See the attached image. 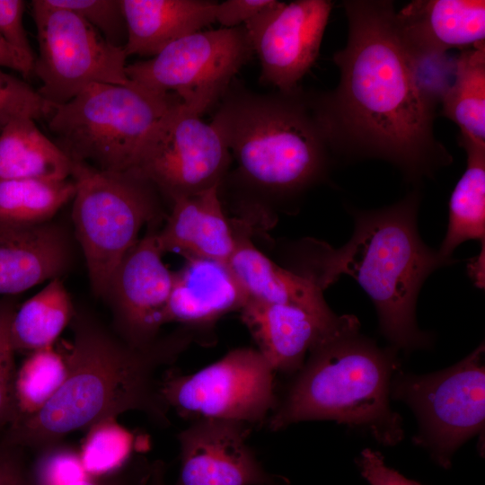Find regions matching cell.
<instances>
[{
    "label": "cell",
    "instance_id": "cell-9",
    "mask_svg": "<svg viewBox=\"0 0 485 485\" xmlns=\"http://www.w3.org/2000/svg\"><path fill=\"white\" fill-rule=\"evenodd\" d=\"M253 54L243 25L198 31L147 60L127 65L126 74L146 89L176 94L187 110L201 116L223 98Z\"/></svg>",
    "mask_w": 485,
    "mask_h": 485
},
{
    "label": "cell",
    "instance_id": "cell-15",
    "mask_svg": "<svg viewBox=\"0 0 485 485\" xmlns=\"http://www.w3.org/2000/svg\"><path fill=\"white\" fill-rule=\"evenodd\" d=\"M251 426L197 419L181 431L180 471L174 485H287L268 472L248 445Z\"/></svg>",
    "mask_w": 485,
    "mask_h": 485
},
{
    "label": "cell",
    "instance_id": "cell-24",
    "mask_svg": "<svg viewBox=\"0 0 485 485\" xmlns=\"http://www.w3.org/2000/svg\"><path fill=\"white\" fill-rule=\"evenodd\" d=\"M441 102L442 115L459 128V145L485 150V44L461 52Z\"/></svg>",
    "mask_w": 485,
    "mask_h": 485
},
{
    "label": "cell",
    "instance_id": "cell-39",
    "mask_svg": "<svg viewBox=\"0 0 485 485\" xmlns=\"http://www.w3.org/2000/svg\"><path fill=\"white\" fill-rule=\"evenodd\" d=\"M166 466L161 460L151 464L148 485H168L165 479Z\"/></svg>",
    "mask_w": 485,
    "mask_h": 485
},
{
    "label": "cell",
    "instance_id": "cell-22",
    "mask_svg": "<svg viewBox=\"0 0 485 485\" xmlns=\"http://www.w3.org/2000/svg\"><path fill=\"white\" fill-rule=\"evenodd\" d=\"M216 2L121 0L127 24V57H154L172 42L216 22Z\"/></svg>",
    "mask_w": 485,
    "mask_h": 485
},
{
    "label": "cell",
    "instance_id": "cell-17",
    "mask_svg": "<svg viewBox=\"0 0 485 485\" xmlns=\"http://www.w3.org/2000/svg\"><path fill=\"white\" fill-rule=\"evenodd\" d=\"M247 299L227 262L189 258L173 272L165 323L177 322L199 337L224 315L240 311Z\"/></svg>",
    "mask_w": 485,
    "mask_h": 485
},
{
    "label": "cell",
    "instance_id": "cell-34",
    "mask_svg": "<svg viewBox=\"0 0 485 485\" xmlns=\"http://www.w3.org/2000/svg\"><path fill=\"white\" fill-rule=\"evenodd\" d=\"M356 463L369 485H422L388 466L383 454L371 448L362 450Z\"/></svg>",
    "mask_w": 485,
    "mask_h": 485
},
{
    "label": "cell",
    "instance_id": "cell-10",
    "mask_svg": "<svg viewBox=\"0 0 485 485\" xmlns=\"http://www.w3.org/2000/svg\"><path fill=\"white\" fill-rule=\"evenodd\" d=\"M274 375L257 348H239L192 374L167 371L159 392L168 410L182 418L252 426L263 423L277 405Z\"/></svg>",
    "mask_w": 485,
    "mask_h": 485
},
{
    "label": "cell",
    "instance_id": "cell-4",
    "mask_svg": "<svg viewBox=\"0 0 485 485\" xmlns=\"http://www.w3.org/2000/svg\"><path fill=\"white\" fill-rule=\"evenodd\" d=\"M398 350L360 333L359 321L340 315L310 349L267 419L272 431L310 420H333L392 446L404 437L403 419L390 403Z\"/></svg>",
    "mask_w": 485,
    "mask_h": 485
},
{
    "label": "cell",
    "instance_id": "cell-11",
    "mask_svg": "<svg viewBox=\"0 0 485 485\" xmlns=\"http://www.w3.org/2000/svg\"><path fill=\"white\" fill-rule=\"evenodd\" d=\"M39 55L38 90L52 106L64 104L92 84L127 85V55L74 12L46 0L31 2Z\"/></svg>",
    "mask_w": 485,
    "mask_h": 485
},
{
    "label": "cell",
    "instance_id": "cell-27",
    "mask_svg": "<svg viewBox=\"0 0 485 485\" xmlns=\"http://www.w3.org/2000/svg\"><path fill=\"white\" fill-rule=\"evenodd\" d=\"M467 166L449 201V223L438 252L444 258L465 241H485V150L464 149Z\"/></svg>",
    "mask_w": 485,
    "mask_h": 485
},
{
    "label": "cell",
    "instance_id": "cell-35",
    "mask_svg": "<svg viewBox=\"0 0 485 485\" xmlns=\"http://www.w3.org/2000/svg\"><path fill=\"white\" fill-rule=\"evenodd\" d=\"M273 0H226L216 4L215 19L223 28L243 25L267 8Z\"/></svg>",
    "mask_w": 485,
    "mask_h": 485
},
{
    "label": "cell",
    "instance_id": "cell-16",
    "mask_svg": "<svg viewBox=\"0 0 485 485\" xmlns=\"http://www.w3.org/2000/svg\"><path fill=\"white\" fill-rule=\"evenodd\" d=\"M395 22L419 65L485 44L483 0H414L395 13Z\"/></svg>",
    "mask_w": 485,
    "mask_h": 485
},
{
    "label": "cell",
    "instance_id": "cell-28",
    "mask_svg": "<svg viewBox=\"0 0 485 485\" xmlns=\"http://www.w3.org/2000/svg\"><path fill=\"white\" fill-rule=\"evenodd\" d=\"M66 375L65 357L54 346L29 353L16 368L13 413L7 428L38 413L58 391Z\"/></svg>",
    "mask_w": 485,
    "mask_h": 485
},
{
    "label": "cell",
    "instance_id": "cell-30",
    "mask_svg": "<svg viewBox=\"0 0 485 485\" xmlns=\"http://www.w3.org/2000/svg\"><path fill=\"white\" fill-rule=\"evenodd\" d=\"M53 106L25 81L0 69V133L13 120L49 117Z\"/></svg>",
    "mask_w": 485,
    "mask_h": 485
},
{
    "label": "cell",
    "instance_id": "cell-12",
    "mask_svg": "<svg viewBox=\"0 0 485 485\" xmlns=\"http://www.w3.org/2000/svg\"><path fill=\"white\" fill-rule=\"evenodd\" d=\"M231 161L216 128L181 104L152 135L136 170L172 202L220 186Z\"/></svg>",
    "mask_w": 485,
    "mask_h": 485
},
{
    "label": "cell",
    "instance_id": "cell-31",
    "mask_svg": "<svg viewBox=\"0 0 485 485\" xmlns=\"http://www.w3.org/2000/svg\"><path fill=\"white\" fill-rule=\"evenodd\" d=\"M70 10L95 28L111 45L124 48L128 31L121 0H46Z\"/></svg>",
    "mask_w": 485,
    "mask_h": 485
},
{
    "label": "cell",
    "instance_id": "cell-33",
    "mask_svg": "<svg viewBox=\"0 0 485 485\" xmlns=\"http://www.w3.org/2000/svg\"><path fill=\"white\" fill-rule=\"evenodd\" d=\"M24 5L22 0H0V35L34 72L36 56L22 24Z\"/></svg>",
    "mask_w": 485,
    "mask_h": 485
},
{
    "label": "cell",
    "instance_id": "cell-7",
    "mask_svg": "<svg viewBox=\"0 0 485 485\" xmlns=\"http://www.w3.org/2000/svg\"><path fill=\"white\" fill-rule=\"evenodd\" d=\"M72 222L90 284L102 297L109 280L146 225L163 219L162 196L139 171H102L72 162Z\"/></svg>",
    "mask_w": 485,
    "mask_h": 485
},
{
    "label": "cell",
    "instance_id": "cell-37",
    "mask_svg": "<svg viewBox=\"0 0 485 485\" xmlns=\"http://www.w3.org/2000/svg\"><path fill=\"white\" fill-rule=\"evenodd\" d=\"M151 464L128 463L121 471L105 476L85 473L66 485H148Z\"/></svg>",
    "mask_w": 485,
    "mask_h": 485
},
{
    "label": "cell",
    "instance_id": "cell-29",
    "mask_svg": "<svg viewBox=\"0 0 485 485\" xmlns=\"http://www.w3.org/2000/svg\"><path fill=\"white\" fill-rule=\"evenodd\" d=\"M86 430L78 452L89 475L113 474L129 463L132 436L118 423L117 418L101 419Z\"/></svg>",
    "mask_w": 485,
    "mask_h": 485
},
{
    "label": "cell",
    "instance_id": "cell-3",
    "mask_svg": "<svg viewBox=\"0 0 485 485\" xmlns=\"http://www.w3.org/2000/svg\"><path fill=\"white\" fill-rule=\"evenodd\" d=\"M420 201L414 190L397 203L373 210H353L354 231L340 249L308 240L302 242V270L323 291L340 275L352 277L372 300L380 331L395 349L429 348L430 334L416 320V304L427 278L454 262L421 240L417 216Z\"/></svg>",
    "mask_w": 485,
    "mask_h": 485
},
{
    "label": "cell",
    "instance_id": "cell-36",
    "mask_svg": "<svg viewBox=\"0 0 485 485\" xmlns=\"http://www.w3.org/2000/svg\"><path fill=\"white\" fill-rule=\"evenodd\" d=\"M24 449L0 444V485H33Z\"/></svg>",
    "mask_w": 485,
    "mask_h": 485
},
{
    "label": "cell",
    "instance_id": "cell-2",
    "mask_svg": "<svg viewBox=\"0 0 485 485\" xmlns=\"http://www.w3.org/2000/svg\"><path fill=\"white\" fill-rule=\"evenodd\" d=\"M70 324L73 340L62 351L66 363L62 385L38 413L7 428L2 443L38 452L130 410L167 426L169 410L160 395L157 373L174 362L196 336L182 328L137 348L83 311H75Z\"/></svg>",
    "mask_w": 485,
    "mask_h": 485
},
{
    "label": "cell",
    "instance_id": "cell-8",
    "mask_svg": "<svg viewBox=\"0 0 485 485\" xmlns=\"http://www.w3.org/2000/svg\"><path fill=\"white\" fill-rule=\"evenodd\" d=\"M484 344L455 365L438 372L416 375L399 370L392 377L390 397L414 412L416 445L448 469L455 452L484 430Z\"/></svg>",
    "mask_w": 485,
    "mask_h": 485
},
{
    "label": "cell",
    "instance_id": "cell-18",
    "mask_svg": "<svg viewBox=\"0 0 485 485\" xmlns=\"http://www.w3.org/2000/svg\"><path fill=\"white\" fill-rule=\"evenodd\" d=\"M73 260L71 233L60 222L0 230V295L13 296L61 278Z\"/></svg>",
    "mask_w": 485,
    "mask_h": 485
},
{
    "label": "cell",
    "instance_id": "cell-5",
    "mask_svg": "<svg viewBox=\"0 0 485 485\" xmlns=\"http://www.w3.org/2000/svg\"><path fill=\"white\" fill-rule=\"evenodd\" d=\"M210 123L244 179L277 194H297L322 180L334 154L319 94L299 88L274 94L227 90Z\"/></svg>",
    "mask_w": 485,
    "mask_h": 485
},
{
    "label": "cell",
    "instance_id": "cell-38",
    "mask_svg": "<svg viewBox=\"0 0 485 485\" xmlns=\"http://www.w3.org/2000/svg\"><path fill=\"white\" fill-rule=\"evenodd\" d=\"M0 67H7L28 78L33 74L22 56L0 35Z\"/></svg>",
    "mask_w": 485,
    "mask_h": 485
},
{
    "label": "cell",
    "instance_id": "cell-14",
    "mask_svg": "<svg viewBox=\"0 0 485 485\" xmlns=\"http://www.w3.org/2000/svg\"><path fill=\"white\" fill-rule=\"evenodd\" d=\"M157 230H149L114 269L102 296L109 304L115 332L128 344H154L165 324L173 272L163 261Z\"/></svg>",
    "mask_w": 485,
    "mask_h": 485
},
{
    "label": "cell",
    "instance_id": "cell-13",
    "mask_svg": "<svg viewBox=\"0 0 485 485\" xmlns=\"http://www.w3.org/2000/svg\"><path fill=\"white\" fill-rule=\"evenodd\" d=\"M333 2L272 3L243 24L260 66V80L282 93L298 83L315 62Z\"/></svg>",
    "mask_w": 485,
    "mask_h": 485
},
{
    "label": "cell",
    "instance_id": "cell-19",
    "mask_svg": "<svg viewBox=\"0 0 485 485\" xmlns=\"http://www.w3.org/2000/svg\"><path fill=\"white\" fill-rule=\"evenodd\" d=\"M257 349L277 372L295 375L310 349L339 320L327 322L295 305L248 298L240 310Z\"/></svg>",
    "mask_w": 485,
    "mask_h": 485
},
{
    "label": "cell",
    "instance_id": "cell-6",
    "mask_svg": "<svg viewBox=\"0 0 485 485\" xmlns=\"http://www.w3.org/2000/svg\"><path fill=\"white\" fill-rule=\"evenodd\" d=\"M181 104L171 93L131 82L92 84L67 102L53 106L48 127L72 162L102 171L137 169L148 140Z\"/></svg>",
    "mask_w": 485,
    "mask_h": 485
},
{
    "label": "cell",
    "instance_id": "cell-26",
    "mask_svg": "<svg viewBox=\"0 0 485 485\" xmlns=\"http://www.w3.org/2000/svg\"><path fill=\"white\" fill-rule=\"evenodd\" d=\"M75 192L72 179L0 182V230L25 229L54 220Z\"/></svg>",
    "mask_w": 485,
    "mask_h": 485
},
{
    "label": "cell",
    "instance_id": "cell-25",
    "mask_svg": "<svg viewBox=\"0 0 485 485\" xmlns=\"http://www.w3.org/2000/svg\"><path fill=\"white\" fill-rule=\"evenodd\" d=\"M75 308L61 278L51 279L15 310L11 340L15 352L28 354L54 346L70 324Z\"/></svg>",
    "mask_w": 485,
    "mask_h": 485
},
{
    "label": "cell",
    "instance_id": "cell-32",
    "mask_svg": "<svg viewBox=\"0 0 485 485\" xmlns=\"http://www.w3.org/2000/svg\"><path fill=\"white\" fill-rule=\"evenodd\" d=\"M17 307V300L13 296L0 299V429L8 426L13 413V390L17 366L10 329Z\"/></svg>",
    "mask_w": 485,
    "mask_h": 485
},
{
    "label": "cell",
    "instance_id": "cell-23",
    "mask_svg": "<svg viewBox=\"0 0 485 485\" xmlns=\"http://www.w3.org/2000/svg\"><path fill=\"white\" fill-rule=\"evenodd\" d=\"M72 161L30 118L11 121L0 133V182L10 180L63 181Z\"/></svg>",
    "mask_w": 485,
    "mask_h": 485
},
{
    "label": "cell",
    "instance_id": "cell-20",
    "mask_svg": "<svg viewBox=\"0 0 485 485\" xmlns=\"http://www.w3.org/2000/svg\"><path fill=\"white\" fill-rule=\"evenodd\" d=\"M219 186L181 197L172 208L157 238L163 253L227 262L236 245L218 196Z\"/></svg>",
    "mask_w": 485,
    "mask_h": 485
},
{
    "label": "cell",
    "instance_id": "cell-21",
    "mask_svg": "<svg viewBox=\"0 0 485 485\" xmlns=\"http://www.w3.org/2000/svg\"><path fill=\"white\" fill-rule=\"evenodd\" d=\"M234 233L236 245L227 264L248 298L298 306L327 322L338 318L313 279L276 264L253 245L242 227Z\"/></svg>",
    "mask_w": 485,
    "mask_h": 485
},
{
    "label": "cell",
    "instance_id": "cell-1",
    "mask_svg": "<svg viewBox=\"0 0 485 485\" xmlns=\"http://www.w3.org/2000/svg\"><path fill=\"white\" fill-rule=\"evenodd\" d=\"M343 6L348 41L333 56L340 83L319 94L334 154L384 160L417 184L453 162L434 134L436 97L419 79L392 1L348 0Z\"/></svg>",
    "mask_w": 485,
    "mask_h": 485
}]
</instances>
